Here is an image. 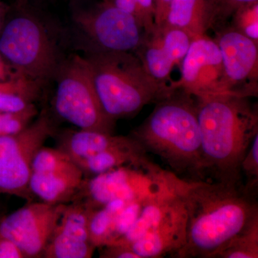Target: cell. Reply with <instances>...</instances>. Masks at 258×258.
Masks as SVG:
<instances>
[{
    "mask_svg": "<svg viewBox=\"0 0 258 258\" xmlns=\"http://www.w3.org/2000/svg\"><path fill=\"white\" fill-rule=\"evenodd\" d=\"M101 257L106 258H139L130 247L120 244H111L103 246Z\"/></svg>",
    "mask_w": 258,
    "mask_h": 258,
    "instance_id": "29",
    "label": "cell"
},
{
    "mask_svg": "<svg viewBox=\"0 0 258 258\" xmlns=\"http://www.w3.org/2000/svg\"><path fill=\"white\" fill-rule=\"evenodd\" d=\"M171 0H154L155 6V25L165 23L166 15Z\"/></svg>",
    "mask_w": 258,
    "mask_h": 258,
    "instance_id": "31",
    "label": "cell"
},
{
    "mask_svg": "<svg viewBox=\"0 0 258 258\" xmlns=\"http://www.w3.org/2000/svg\"><path fill=\"white\" fill-rule=\"evenodd\" d=\"M85 176L81 168L72 170L32 172L29 189L41 202L57 205L73 202L82 187Z\"/></svg>",
    "mask_w": 258,
    "mask_h": 258,
    "instance_id": "17",
    "label": "cell"
},
{
    "mask_svg": "<svg viewBox=\"0 0 258 258\" xmlns=\"http://www.w3.org/2000/svg\"><path fill=\"white\" fill-rule=\"evenodd\" d=\"M196 101L205 179L242 186L241 162L258 134L257 105L232 93Z\"/></svg>",
    "mask_w": 258,
    "mask_h": 258,
    "instance_id": "2",
    "label": "cell"
},
{
    "mask_svg": "<svg viewBox=\"0 0 258 258\" xmlns=\"http://www.w3.org/2000/svg\"><path fill=\"white\" fill-rule=\"evenodd\" d=\"M8 13L0 15V31L3 29V25H4L5 20H6V16Z\"/></svg>",
    "mask_w": 258,
    "mask_h": 258,
    "instance_id": "34",
    "label": "cell"
},
{
    "mask_svg": "<svg viewBox=\"0 0 258 258\" xmlns=\"http://www.w3.org/2000/svg\"><path fill=\"white\" fill-rule=\"evenodd\" d=\"M212 0H171L165 24L180 29L192 39L211 28Z\"/></svg>",
    "mask_w": 258,
    "mask_h": 258,
    "instance_id": "18",
    "label": "cell"
},
{
    "mask_svg": "<svg viewBox=\"0 0 258 258\" xmlns=\"http://www.w3.org/2000/svg\"><path fill=\"white\" fill-rule=\"evenodd\" d=\"M185 236L186 215L182 203L157 228L129 244L128 247L139 258L161 257L168 254L176 255L184 246Z\"/></svg>",
    "mask_w": 258,
    "mask_h": 258,
    "instance_id": "15",
    "label": "cell"
},
{
    "mask_svg": "<svg viewBox=\"0 0 258 258\" xmlns=\"http://www.w3.org/2000/svg\"><path fill=\"white\" fill-rule=\"evenodd\" d=\"M144 148L140 145L110 149L76 162L84 174L85 178L92 177L115 168L134 166L144 169L158 166L152 162Z\"/></svg>",
    "mask_w": 258,
    "mask_h": 258,
    "instance_id": "19",
    "label": "cell"
},
{
    "mask_svg": "<svg viewBox=\"0 0 258 258\" xmlns=\"http://www.w3.org/2000/svg\"><path fill=\"white\" fill-rule=\"evenodd\" d=\"M84 51L100 102L115 121L134 116L172 91L148 74L133 52Z\"/></svg>",
    "mask_w": 258,
    "mask_h": 258,
    "instance_id": "4",
    "label": "cell"
},
{
    "mask_svg": "<svg viewBox=\"0 0 258 258\" xmlns=\"http://www.w3.org/2000/svg\"><path fill=\"white\" fill-rule=\"evenodd\" d=\"M215 257L257 258L258 220L230 240Z\"/></svg>",
    "mask_w": 258,
    "mask_h": 258,
    "instance_id": "22",
    "label": "cell"
},
{
    "mask_svg": "<svg viewBox=\"0 0 258 258\" xmlns=\"http://www.w3.org/2000/svg\"><path fill=\"white\" fill-rule=\"evenodd\" d=\"M17 74L18 72L7 62L0 53V81L10 79Z\"/></svg>",
    "mask_w": 258,
    "mask_h": 258,
    "instance_id": "32",
    "label": "cell"
},
{
    "mask_svg": "<svg viewBox=\"0 0 258 258\" xmlns=\"http://www.w3.org/2000/svg\"><path fill=\"white\" fill-rule=\"evenodd\" d=\"M214 40L221 52L226 79L232 93L257 97L258 42L230 25L215 30Z\"/></svg>",
    "mask_w": 258,
    "mask_h": 258,
    "instance_id": "12",
    "label": "cell"
},
{
    "mask_svg": "<svg viewBox=\"0 0 258 258\" xmlns=\"http://www.w3.org/2000/svg\"><path fill=\"white\" fill-rule=\"evenodd\" d=\"M129 135L180 179H205L196 98L173 90Z\"/></svg>",
    "mask_w": 258,
    "mask_h": 258,
    "instance_id": "3",
    "label": "cell"
},
{
    "mask_svg": "<svg viewBox=\"0 0 258 258\" xmlns=\"http://www.w3.org/2000/svg\"><path fill=\"white\" fill-rule=\"evenodd\" d=\"M57 132L44 109L23 130L0 137V194L31 199L29 183L34 157Z\"/></svg>",
    "mask_w": 258,
    "mask_h": 258,
    "instance_id": "7",
    "label": "cell"
},
{
    "mask_svg": "<svg viewBox=\"0 0 258 258\" xmlns=\"http://www.w3.org/2000/svg\"><path fill=\"white\" fill-rule=\"evenodd\" d=\"M171 179L184 205L186 236L179 258H215L217 252L258 220L257 198L243 186L220 181Z\"/></svg>",
    "mask_w": 258,
    "mask_h": 258,
    "instance_id": "1",
    "label": "cell"
},
{
    "mask_svg": "<svg viewBox=\"0 0 258 258\" xmlns=\"http://www.w3.org/2000/svg\"><path fill=\"white\" fill-rule=\"evenodd\" d=\"M59 149L72 158L75 162L99 153L118 148L132 147L139 144L128 136H115L92 131L66 130L55 134Z\"/></svg>",
    "mask_w": 258,
    "mask_h": 258,
    "instance_id": "16",
    "label": "cell"
},
{
    "mask_svg": "<svg viewBox=\"0 0 258 258\" xmlns=\"http://www.w3.org/2000/svg\"><path fill=\"white\" fill-rule=\"evenodd\" d=\"M32 0H17L16 7L30 6Z\"/></svg>",
    "mask_w": 258,
    "mask_h": 258,
    "instance_id": "33",
    "label": "cell"
},
{
    "mask_svg": "<svg viewBox=\"0 0 258 258\" xmlns=\"http://www.w3.org/2000/svg\"><path fill=\"white\" fill-rule=\"evenodd\" d=\"M241 176L244 191L257 198L258 188V134L254 137L250 147L241 162Z\"/></svg>",
    "mask_w": 258,
    "mask_h": 258,
    "instance_id": "25",
    "label": "cell"
},
{
    "mask_svg": "<svg viewBox=\"0 0 258 258\" xmlns=\"http://www.w3.org/2000/svg\"><path fill=\"white\" fill-rule=\"evenodd\" d=\"M135 18L144 32L150 31L155 25L154 0H135Z\"/></svg>",
    "mask_w": 258,
    "mask_h": 258,
    "instance_id": "28",
    "label": "cell"
},
{
    "mask_svg": "<svg viewBox=\"0 0 258 258\" xmlns=\"http://www.w3.org/2000/svg\"><path fill=\"white\" fill-rule=\"evenodd\" d=\"M38 115L35 104L23 111L13 113L7 119L0 123V137L20 132L30 124L34 117Z\"/></svg>",
    "mask_w": 258,
    "mask_h": 258,
    "instance_id": "27",
    "label": "cell"
},
{
    "mask_svg": "<svg viewBox=\"0 0 258 258\" xmlns=\"http://www.w3.org/2000/svg\"><path fill=\"white\" fill-rule=\"evenodd\" d=\"M257 1L258 0H212L213 13L210 30L215 31L227 25L231 17L238 8Z\"/></svg>",
    "mask_w": 258,
    "mask_h": 258,
    "instance_id": "26",
    "label": "cell"
},
{
    "mask_svg": "<svg viewBox=\"0 0 258 258\" xmlns=\"http://www.w3.org/2000/svg\"><path fill=\"white\" fill-rule=\"evenodd\" d=\"M192 37L170 25H154L144 32L138 46L133 51L148 74L158 82L167 84L172 70L182 61Z\"/></svg>",
    "mask_w": 258,
    "mask_h": 258,
    "instance_id": "13",
    "label": "cell"
},
{
    "mask_svg": "<svg viewBox=\"0 0 258 258\" xmlns=\"http://www.w3.org/2000/svg\"><path fill=\"white\" fill-rule=\"evenodd\" d=\"M53 81L54 108L60 118L82 130L113 134L116 121L102 106L84 56L64 57Z\"/></svg>",
    "mask_w": 258,
    "mask_h": 258,
    "instance_id": "6",
    "label": "cell"
},
{
    "mask_svg": "<svg viewBox=\"0 0 258 258\" xmlns=\"http://www.w3.org/2000/svg\"><path fill=\"white\" fill-rule=\"evenodd\" d=\"M79 167L67 153L56 149L42 147L34 157L32 172L72 170Z\"/></svg>",
    "mask_w": 258,
    "mask_h": 258,
    "instance_id": "23",
    "label": "cell"
},
{
    "mask_svg": "<svg viewBox=\"0 0 258 258\" xmlns=\"http://www.w3.org/2000/svg\"><path fill=\"white\" fill-rule=\"evenodd\" d=\"M0 258H25V256L13 241L0 237Z\"/></svg>",
    "mask_w": 258,
    "mask_h": 258,
    "instance_id": "30",
    "label": "cell"
},
{
    "mask_svg": "<svg viewBox=\"0 0 258 258\" xmlns=\"http://www.w3.org/2000/svg\"><path fill=\"white\" fill-rule=\"evenodd\" d=\"M128 203L124 200H115L102 208L91 210L88 230L91 242L96 248L113 242L115 219Z\"/></svg>",
    "mask_w": 258,
    "mask_h": 258,
    "instance_id": "21",
    "label": "cell"
},
{
    "mask_svg": "<svg viewBox=\"0 0 258 258\" xmlns=\"http://www.w3.org/2000/svg\"><path fill=\"white\" fill-rule=\"evenodd\" d=\"M0 31V53L19 74L45 86L64 57L53 32L30 6L16 7Z\"/></svg>",
    "mask_w": 258,
    "mask_h": 258,
    "instance_id": "5",
    "label": "cell"
},
{
    "mask_svg": "<svg viewBox=\"0 0 258 258\" xmlns=\"http://www.w3.org/2000/svg\"><path fill=\"white\" fill-rule=\"evenodd\" d=\"M181 62V77L171 82V90H180L195 98L232 93L226 79L221 52L213 37L208 34L191 40Z\"/></svg>",
    "mask_w": 258,
    "mask_h": 258,
    "instance_id": "10",
    "label": "cell"
},
{
    "mask_svg": "<svg viewBox=\"0 0 258 258\" xmlns=\"http://www.w3.org/2000/svg\"><path fill=\"white\" fill-rule=\"evenodd\" d=\"M66 206L28 204L0 221V237L13 241L25 258L42 257Z\"/></svg>",
    "mask_w": 258,
    "mask_h": 258,
    "instance_id": "11",
    "label": "cell"
},
{
    "mask_svg": "<svg viewBox=\"0 0 258 258\" xmlns=\"http://www.w3.org/2000/svg\"><path fill=\"white\" fill-rule=\"evenodd\" d=\"M230 21L231 26L237 32L258 42V1L240 7Z\"/></svg>",
    "mask_w": 258,
    "mask_h": 258,
    "instance_id": "24",
    "label": "cell"
},
{
    "mask_svg": "<svg viewBox=\"0 0 258 258\" xmlns=\"http://www.w3.org/2000/svg\"><path fill=\"white\" fill-rule=\"evenodd\" d=\"M43 85L23 74L0 81V112L17 113L35 104Z\"/></svg>",
    "mask_w": 258,
    "mask_h": 258,
    "instance_id": "20",
    "label": "cell"
},
{
    "mask_svg": "<svg viewBox=\"0 0 258 258\" xmlns=\"http://www.w3.org/2000/svg\"><path fill=\"white\" fill-rule=\"evenodd\" d=\"M92 210L82 200H74L71 205H66L42 257H92L96 249L88 230Z\"/></svg>",
    "mask_w": 258,
    "mask_h": 258,
    "instance_id": "14",
    "label": "cell"
},
{
    "mask_svg": "<svg viewBox=\"0 0 258 258\" xmlns=\"http://www.w3.org/2000/svg\"><path fill=\"white\" fill-rule=\"evenodd\" d=\"M166 171L159 166L152 169L134 166L115 168L92 177L85 178L74 200H82L93 210L115 200L127 203L143 201L164 182Z\"/></svg>",
    "mask_w": 258,
    "mask_h": 258,
    "instance_id": "9",
    "label": "cell"
},
{
    "mask_svg": "<svg viewBox=\"0 0 258 258\" xmlns=\"http://www.w3.org/2000/svg\"><path fill=\"white\" fill-rule=\"evenodd\" d=\"M73 22L83 39L84 50L133 52L144 32L133 15L118 9L111 0L76 12Z\"/></svg>",
    "mask_w": 258,
    "mask_h": 258,
    "instance_id": "8",
    "label": "cell"
}]
</instances>
